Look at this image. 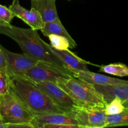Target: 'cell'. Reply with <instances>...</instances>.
Masks as SVG:
<instances>
[{
	"instance_id": "obj_1",
	"label": "cell",
	"mask_w": 128,
	"mask_h": 128,
	"mask_svg": "<svg viewBox=\"0 0 128 128\" xmlns=\"http://www.w3.org/2000/svg\"><path fill=\"white\" fill-rule=\"evenodd\" d=\"M0 34L16 41L23 53L74 76L73 72L53 52L51 45L41 38L38 30L21 28L11 24L6 26L0 25Z\"/></svg>"
},
{
	"instance_id": "obj_2",
	"label": "cell",
	"mask_w": 128,
	"mask_h": 128,
	"mask_svg": "<svg viewBox=\"0 0 128 128\" xmlns=\"http://www.w3.org/2000/svg\"><path fill=\"white\" fill-rule=\"evenodd\" d=\"M11 88L26 105L34 116L50 113H64L41 89L24 78H11Z\"/></svg>"
},
{
	"instance_id": "obj_3",
	"label": "cell",
	"mask_w": 128,
	"mask_h": 128,
	"mask_svg": "<svg viewBox=\"0 0 128 128\" xmlns=\"http://www.w3.org/2000/svg\"><path fill=\"white\" fill-rule=\"evenodd\" d=\"M63 89L79 105L84 108H105L106 102L93 84L76 77H70L59 81Z\"/></svg>"
},
{
	"instance_id": "obj_4",
	"label": "cell",
	"mask_w": 128,
	"mask_h": 128,
	"mask_svg": "<svg viewBox=\"0 0 128 128\" xmlns=\"http://www.w3.org/2000/svg\"><path fill=\"white\" fill-rule=\"evenodd\" d=\"M0 114L6 124L32 123L34 117L11 88L0 100Z\"/></svg>"
},
{
	"instance_id": "obj_5",
	"label": "cell",
	"mask_w": 128,
	"mask_h": 128,
	"mask_svg": "<svg viewBox=\"0 0 128 128\" xmlns=\"http://www.w3.org/2000/svg\"><path fill=\"white\" fill-rule=\"evenodd\" d=\"M34 84L50 98L54 104L64 113L71 114L80 107V105L58 84L51 82Z\"/></svg>"
},
{
	"instance_id": "obj_6",
	"label": "cell",
	"mask_w": 128,
	"mask_h": 128,
	"mask_svg": "<svg viewBox=\"0 0 128 128\" xmlns=\"http://www.w3.org/2000/svg\"><path fill=\"white\" fill-rule=\"evenodd\" d=\"M21 77L34 83L42 82L58 83L61 80L69 78L72 76L65 73L51 65L39 61L37 64L30 68Z\"/></svg>"
},
{
	"instance_id": "obj_7",
	"label": "cell",
	"mask_w": 128,
	"mask_h": 128,
	"mask_svg": "<svg viewBox=\"0 0 128 128\" xmlns=\"http://www.w3.org/2000/svg\"><path fill=\"white\" fill-rule=\"evenodd\" d=\"M80 128H103L106 127L107 114L105 108L79 107L71 114Z\"/></svg>"
},
{
	"instance_id": "obj_8",
	"label": "cell",
	"mask_w": 128,
	"mask_h": 128,
	"mask_svg": "<svg viewBox=\"0 0 128 128\" xmlns=\"http://www.w3.org/2000/svg\"><path fill=\"white\" fill-rule=\"evenodd\" d=\"M6 61V70L11 78L21 77L40 61L25 53L11 52L0 45Z\"/></svg>"
},
{
	"instance_id": "obj_9",
	"label": "cell",
	"mask_w": 128,
	"mask_h": 128,
	"mask_svg": "<svg viewBox=\"0 0 128 128\" xmlns=\"http://www.w3.org/2000/svg\"><path fill=\"white\" fill-rule=\"evenodd\" d=\"M15 17L21 19L31 28L41 30L44 26V22L37 11L31 8L30 10L21 6L19 0H12V4L9 7Z\"/></svg>"
},
{
	"instance_id": "obj_10",
	"label": "cell",
	"mask_w": 128,
	"mask_h": 128,
	"mask_svg": "<svg viewBox=\"0 0 128 128\" xmlns=\"http://www.w3.org/2000/svg\"><path fill=\"white\" fill-rule=\"evenodd\" d=\"M93 86L101 94L106 104L118 97L121 100L124 107L128 108V83Z\"/></svg>"
},
{
	"instance_id": "obj_11",
	"label": "cell",
	"mask_w": 128,
	"mask_h": 128,
	"mask_svg": "<svg viewBox=\"0 0 128 128\" xmlns=\"http://www.w3.org/2000/svg\"><path fill=\"white\" fill-rule=\"evenodd\" d=\"M32 124L35 128H41L44 124L74 125L80 128L74 118L66 113H50L36 116L34 117Z\"/></svg>"
},
{
	"instance_id": "obj_12",
	"label": "cell",
	"mask_w": 128,
	"mask_h": 128,
	"mask_svg": "<svg viewBox=\"0 0 128 128\" xmlns=\"http://www.w3.org/2000/svg\"><path fill=\"white\" fill-rule=\"evenodd\" d=\"M31 8L38 11L44 23L59 20L56 0H31Z\"/></svg>"
},
{
	"instance_id": "obj_13",
	"label": "cell",
	"mask_w": 128,
	"mask_h": 128,
	"mask_svg": "<svg viewBox=\"0 0 128 128\" xmlns=\"http://www.w3.org/2000/svg\"><path fill=\"white\" fill-rule=\"evenodd\" d=\"M52 50L53 52L66 64L68 68L73 72V74L80 71L89 70L87 67V64H90V62L80 58L69 50H58L52 47Z\"/></svg>"
},
{
	"instance_id": "obj_14",
	"label": "cell",
	"mask_w": 128,
	"mask_h": 128,
	"mask_svg": "<svg viewBox=\"0 0 128 128\" xmlns=\"http://www.w3.org/2000/svg\"><path fill=\"white\" fill-rule=\"evenodd\" d=\"M74 77L81 79L92 84L97 85H110L116 84L128 83V81L114 78L106 75L100 73H95L90 70L88 71H80L74 74Z\"/></svg>"
},
{
	"instance_id": "obj_15",
	"label": "cell",
	"mask_w": 128,
	"mask_h": 128,
	"mask_svg": "<svg viewBox=\"0 0 128 128\" xmlns=\"http://www.w3.org/2000/svg\"><path fill=\"white\" fill-rule=\"evenodd\" d=\"M41 31L46 36H48L50 34H56L66 38L70 42L71 49L75 48L77 46L76 41L68 32L60 19L52 22H46Z\"/></svg>"
},
{
	"instance_id": "obj_16",
	"label": "cell",
	"mask_w": 128,
	"mask_h": 128,
	"mask_svg": "<svg viewBox=\"0 0 128 128\" xmlns=\"http://www.w3.org/2000/svg\"><path fill=\"white\" fill-rule=\"evenodd\" d=\"M128 126V108H124L123 111L118 114L107 115L105 128Z\"/></svg>"
},
{
	"instance_id": "obj_17",
	"label": "cell",
	"mask_w": 128,
	"mask_h": 128,
	"mask_svg": "<svg viewBox=\"0 0 128 128\" xmlns=\"http://www.w3.org/2000/svg\"><path fill=\"white\" fill-rule=\"evenodd\" d=\"M128 67L122 63H113L100 66V71L118 77H125L128 76Z\"/></svg>"
},
{
	"instance_id": "obj_18",
	"label": "cell",
	"mask_w": 128,
	"mask_h": 128,
	"mask_svg": "<svg viewBox=\"0 0 128 128\" xmlns=\"http://www.w3.org/2000/svg\"><path fill=\"white\" fill-rule=\"evenodd\" d=\"M11 77L6 68L0 70V100L11 90Z\"/></svg>"
},
{
	"instance_id": "obj_19",
	"label": "cell",
	"mask_w": 128,
	"mask_h": 128,
	"mask_svg": "<svg viewBox=\"0 0 128 128\" xmlns=\"http://www.w3.org/2000/svg\"><path fill=\"white\" fill-rule=\"evenodd\" d=\"M49 38L51 46L58 50H66L71 48L70 42L66 38L56 34H50Z\"/></svg>"
},
{
	"instance_id": "obj_20",
	"label": "cell",
	"mask_w": 128,
	"mask_h": 128,
	"mask_svg": "<svg viewBox=\"0 0 128 128\" xmlns=\"http://www.w3.org/2000/svg\"><path fill=\"white\" fill-rule=\"evenodd\" d=\"M124 106L119 98L115 97L105 106V112L107 115H114L121 113L124 109Z\"/></svg>"
},
{
	"instance_id": "obj_21",
	"label": "cell",
	"mask_w": 128,
	"mask_h": 128,
	"mask_svg": "<svg viewBox=\"0 0 128 128\" xmlns=\"http://www.w3.org/2000/svg\"><path fill=\"white\" fill-rule=\"evenodd\" d=\"M15 17L12 11L9 8L0 4V25L9 26L11 24V21Z\"/></svg>"
},
{
	"instance_id": "obj_22",
	"label": "cell",
	"mask_w": 128,
	"mask_h": 128,
	"mask_svg": "<svg viewBox=\"0 0 128 128\" xmlns=\"http://www.w3.org/2000/svg\"><path fill=\"white\" fill-rule=\"evenodd\" d=\"M6 128H35L32 123H8L5 125Z\"/></svg>"
},
{
	"instance_id": "obj_23",
	"label": "cell",
	"mask_w": 128,
	"mask_h": 128,
	"mask_svg": "<svg viewBox=\"0 0 128 128\" xmlns=\"http://www.w3.org/2000/svg\"><path fill=\"white\" fill-rule=\"evenodd\" d=\"M41 128H78L74 125L68 124H44Z\"/></svg>"
},
{
	"instance_id": "obj_24",
	"label": "cell",
	"mask_w": 128,
	"mask_h": 128,
	"mask_svg": "<svg viewBox=\"0 0 128 128\" xmlns=\"http://www.w3.org/2000/svg\"><path fill=\"white\" fill-rule=\"evenodd\" d=\"M4 68H6V61L4 55L0 46V70Z\"/></svg>"
},
{
	"instance_id": "obj_25",
	"label": "cell",
	"mask_w": 128,
	"mask_h": 128,
	"mask_svg": "<svg viewBox=\"0 0 128 128\" xmlns=\"http://www.w3.org/2000/svg\"><path fill=\"white\" fill-rule=\"evenodd\" d=\"M5 125H6V123L4 122V120H2V117L0 114V128H5Z\"/></svg>"
},
{
	"instance_id": "obj_26",
	"label": "cell",
	"mask_w": 128,
	"mask_h": 128,
	"mask_svg": "<svg viewBox=\"0 0 128 128\" xmlns=\"http://www.w3.org/2000/svg\"><path fill=\"white\" fill-rule=\"evenodd\" d=\"M127 72H128V69H127Z\"/></svg>"
},
{
	"instance_id": "obj_27",
	"label": "cell",
	"mask_w": 128,
	"mask_h": 128,
	"mask_svg": "<svg viewBox=\"0 0 128 128\" xmlns=\"http://www.w3.org/2000/svg\"><path fill=\"white\" fill-rule=\"evenodd\" d=\"M68 1H71V0H68Z\"/></svg>"
}]
</instances>
